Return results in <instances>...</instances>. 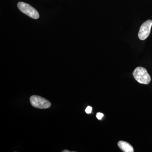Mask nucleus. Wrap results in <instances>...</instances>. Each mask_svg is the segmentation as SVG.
<instances>
[{
	"label": "nucleus",
	"instance_id": "obj_1",
	"mask_svg": "<svg viewBox=\"0 0 152 152\" xmlns=\"http://www.w3.org/2000/svg\"><path fill=\"white\" fill-rule=\"evenodd\" d=\"M133 76L140 83L148 84L151 81V77L147 70L142 67L136 68L133 73Z\"/></svg>",
	"mask_w": 152,
	"mask_h": 152
},
{
	"label": "nucleus",
	"instance_id": "obj_2",
	"mask_svg": "<svg viewBox=\"0 0 152 152\" xmlns=\"http://www.w3.org/2000/svg\"><path fill=\"white\" fill-rule=\"evenodd\" d=\"M30 100L32 106L36 108L48 109L51 106L50 102L48 100L40 96L33 95L30 97Z\"/></svg>",
	"mask_w": 152,
	"mask_h": 152
},
{
	"label": "nucleus",
	"instance_id": "obj_3",
	"mask_svg": "<svg viewBox=\"0 0 152 152\" xmlns=\"http://www.w3.org/2000/svg\"><path fill=\"white\" fill-rule=\"evenodd\" d=\"M18 7L23 13L26 14L32 18L37 19L39 18V15L37 10L28 4L20 2L18 3Z\"/></svg>",
	"mask_w": 152,
	"mask_h": 152
},
{
	"label": "nucleus",
	"instance_id": "obj_4",
	"mask_svg": "<svg viewBox=\"0 0 152 152\" xmlns=\"http://www.w3.org/2000/svg\"><path fill=\"white\" fill-rule=\"evenodd\" d=\"M152 26V21L151 20H148L142 25L138 33V37L140 39L144 40L149 37Z\"/></svg>",
	"mask_w": 152,
	"mask_h": 152
},
{
	"label": "nucleus",
	"instance_id": "obj_5",
	"mask_svg": "<svg viewBox=\"0 0 152 152\" xmlns=\"http://www.w3.org/2000/svg\"><path fill=\"white\" fill-rule=\"evenodd\" d=\"M118 146L120 149L124 152H134L133 147L127 142L120 141L118 142Z\"/></svg>",
	"mask_w": 152,
	"mask_h": 152
},
{
	"label": "nucleus",
	"instance_id": "obj_6",
	"mask_svg": "<svg viewBox=\"0 0 152 152\" xmlns=\"http://www.w3.org/2000/svg\"><path fill=\"white\" fill-rule=\"evenodd\" d=\"M92 110V107H90V106H88L86 109L85 111H86L87 114H90L91 113Z\"/></svg>",
	"mask_w": 152,
	"mask_h": 152
},
{
	"label": "nucleus",
	"instance_id": "obj_7",
	"mask_svg": "<svg viewBox=\"0 0 152 152\" xmlns=\"http://www.w3.org/2000/svg\"><path fill=\"white\" fill-rule=\"evenodd\" d=\"M104 116V114L101 113H98L96 114V118L98 120H100L102 119V117Z\"/></svg>",
	"mask_w": 152,
	"mask_h": 152
},
{
	"label": "nucleus",
	"instance_id": "obj_8",
	"mask_svg": "<svg viewBox=\"0 0 152 152\" xmlns=\"http://www.w3.org/2000/svg\"><path fill=\"white\" fill-rule=\"evenodd\" d=\"M63 152H70V151H68V150H64V151H63Z\"/></svg>",
	"mask_w": 152,
	"mask_h": 152
}]
</instances>
